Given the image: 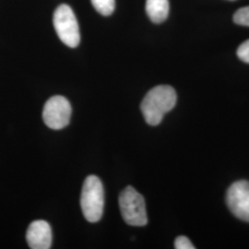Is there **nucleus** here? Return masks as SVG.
<instances>
[{
  "label": "nucleus",
  "instance_id": "f257e3e1",
  "mask_svg": "<svg viewBox=\"0 0 249 249\" xmlns=\"http://www.w3.org/2000/svg\"><path fill=\"white\" fill-rule=\"evenodd\" d=\"M178 95L175 89L168 85L152 88L143 99L141 105L145 121L150 125H158L166 113L177 105Z\"/></svg>",
  "mask_w": 249,
  "mask_h": 249
},
{
  "label": "nucleus",
  "instance_id": "f03ea898",
  "mask_svg": "<svg viewBox=\"0 0 249 249\" xmlns=\"http://www.w3.org/2000/svg\"><path fill=\"white\" fill-rule=\"evenodd\" d=\"M80 206L85 219L89 223H97L104 213L105 190L100 178L89 176L85 179L81 196Z\"/></svg>",
  "mask_w": 249,
  "mask_h": 249
},
{
  "label": "nucleus",
  "instance_id": "7ed1b4c3",
  "mask_svg": "<svg viewBox=\"0 0 249 249\" xmlns=\"http://www.w3.org/2000/svg\"><path fill=\"white\" fill-rule=\"evenodd\" d=\"M120 212L124 222L132 226H144L148 223L145 200L134 187L124 188L119 196Z\"/></svg>",
  "mask_w": 249,
  "mask_h": 249
},
{
  "label": "nucleus",
  "instance_id": "20e7f679",
  "mask_svg": "<svg viewBox=\"0 0 249 249\" xmlns=\"http://www.w3.org/2000/svg\"><path fill=\"white\" fill-rule=\"evenodd\" d=\"M53 27L63 43L71 48L80 45V27L75 13L66 4L57 7L53 13Z\"/></svg>",
  "mask_w": 249,
  "mask_h": 249
},
{
  "label": "nucleus",
  "instance_id": "39448f33",
  "mask_svg": "<svg viewBox=\"0 0 249 249\" xmlns=\"http://www.w3.org/2000/svg\"><path fill=\"white\" fill-rule=\"evenodd\" d=\"M71 111V106L68 99L60 95L53 96L45 103L43 119L48 127L62 129L70 124Z\"/></svg>",
  "mask_w": 249,
  "mask_h": 249
},
{
  "label": "nucleus",
  "instance_id": "423d86ee",
  "mask_svg": "<svg viewBox=\"0 0 249 249\" xmlns=\"http://www.w3.org/2000/svg\"><path fill=\"white\" fill-rule=\"evenodd\" d=\"M226 203L231 213L249 223V182L240 180L231 184L226 194Z\"/></svg>",
  "mask_w": 249,
  "mask_h": 249
},
{
  "label": "nucleus",
  "instance_id": "0eeeda50",
  "mask_svg": "<svg viewBox=\"0 0 249 249\" xmlns=\"http://www.w3.org/2000/svg\"><path fill=\"white\" fill-rule=\"evenodd\" d=\"M52 237L50 224L43 220L33 222L27 230V242L31 249H50L52 245Z\"/></svg>",
  "mask_w": 249,
  "mask_h": 249
},
{
  "label": "nucleus",
  "instance_id": "6e6552de",
  "mask_svg": "<svg viewBox=\"0 0 249 249\" xmlns=\"http://www.w3.org/2000/svg\"><path fill=\"white\" fill-rule=\"evenodd\" d=\"M146 12L152 22H163L169 14V0H147Z\"/></svg>",
  "mask_w": 249,
  "mask_h": 249
},
{
  "label": "nucleus",
  "instance_id": "1a4fd4ad",
  "mask_svg": "<svg viewBox=\"0 0 249 249\" xmlns=\"http://www.w3.org/2000/svg\"><path fill=\"white\" fill-rule=\"evenodd\" d=\"M90 1L94 9H96L103 16L111 15L116 8L115 0H90Z\"/></svg>",
  "mask_w": 249,
  "mask_h": 249
},
{
  "label": "nucleus",
  "instance_id": "9d476101",
  "mask_svg": "<svg viewBox=\"0 0 249 249\" xmlns=\"http://www.w3.org/2000/svg\"><path fill=\"white\" fill-rule=\"evenodd\" d=\"M233 21L238 25L249 27V6L238 9L233 15Z\"/></svg>",
  "mask_w": 249,
  "mask_h": 249
},
{
  "label": "nucleus",
  "instance_id": "9b49d317",
  "mask_svg": "<svg viewBox=\"0 0 249 249\" xmlns=\"http://www.w3.org/2000/svg\"><path fill=\"white\" fill-rule=\"evenodd\" d=\"M237 56L243 62L249 64V40L244 42L237 49Z\"/></svg>",
  "mask_w": 249,
  "mask_h": 249
},
{
  "label": "nucleus",
  "instance_id": "f8f14e48",
  "mask_svg": "<svg viewBox=\"0 0 249 249\" xmlns=\"http://www.w3.org/2000/svg\"><path fill=\"white\" fill-rule=\"evenodd\" d=\"M175 248L177 249H194L195 247L187 236H178L175 241Z\"/></svg>",
  "mask_w": 249,
  "mask_h": 249
},
{
  "label": "nucleus",
  "instance_id": "ddd939ff",
  "mask_svg": "<svg viewBox=\"0 0 249 249\" xmlns=\"http://www.w3.org/2000/svg\"><path fill=\"white\" fill-rule=\"evenodd\" d=\"M230 1H234V0H230Z\"/></svg>",
  "mask_w": 249,
  "mask_h": 249
}]
</instances>
